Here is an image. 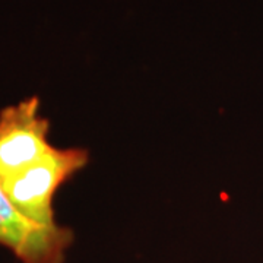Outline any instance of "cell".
Listing matches in <instances>:
<instances>
[{"instance_id":"6da1fadb","label":"cell","mask_w":263,"mask_h":263,"mask_svg":"<svg viewBox=\"0 0 263 263\" xmlns=\"http://www.w3.org/2000/svg\"><path fill=\"white\" fill-rule=\"evenodd\" d=\"M89 155L82 148L53 146L35 164L0 184L12 203L28 219L40 226L54 227L53 200L60 186L88 164Z\"/></svg>"},{"instance_id":"7a4b0ae2","label":"cell","mask_w":263,"mask_h":263,"mask_svg":"<svg viewBox=\"0 0 263 263\" xmlns=\"http://www.w3.org/2000/svg\"><path fill=\"white\" fill-rule=\"evenodd\" d=\"M50 123L40 113L38 97H29L0 111V181L41 160L54 145Z\"/></svg>"},{"instance_id":"3957f363","label":"cell","mask_w":263,"mask_h":263,"mask_svg":"<svg viewBox=\"0 0 263 263\" xmlns=\"http://www.w3.org/2000/svg\"><path fill=\"white\" fill-rule=\"evenodd\" d=\"M73 241L67 227L40 226L12 203L0 184V246L21 263H65Z\"/></svg>"}]
</instances>
